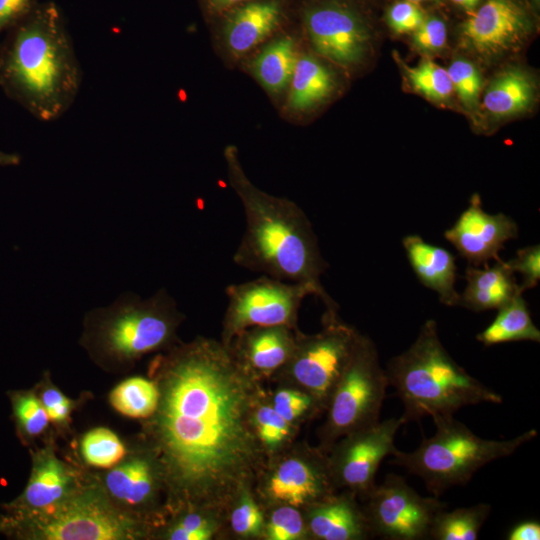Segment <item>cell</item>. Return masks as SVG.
Masks as SVG:
<instances>
[{
	"label": "cell",
	"instance_id": "cell-44",
	"mask_svg": "<svg viewBox=\"0 0 540 540\" xmlns=\"http://www.w3.org/2000/svg\"><path fill=\"white\" fill-rule=\"evenodd\" d=\"M508 540H539L540 525L535 521H525L519 523L511 529L507 537Z\"/></svg>",
	"mask_w": 540,
	"mask_h": 540
},
{
	"label": "cell",
	"instance_id": "cell-35",
	"mask_svg": "<svg viewBox=\"0 0 540 540\" xmlns=\"http://www.w3.org/2000/svg\"><path fill=\"white\" fill-rule=\"evenodd\" d=\"M303 517L294 506H281L271 515L266 527L270 540H295L304 535Z\"/></svg>",
	"mask_w": 540,
	"mask_h": 540
},
{
	"label": "cell",
	"instance_id": "cell-24",
	"mask_svg": "<svg viewBox=\"0 0 540 540\" xmlns=\"http://www.w3.org/2000/svg\"><path fill=\"white\" fill-rule=\"evenodd\" d=\"M532 76L517 67L500 72L484 92L483 107L492 116L504 118L527 110L535 99Z\"/></svg>",
	"mask_w": 540,
	"mask_h": 540
},
{
	"label": "cell",
	"instance_id": "cell-16",
	"mask_svg": "<svg viewBox=\"0 0 540 540\" xmlns=\"http://www.w3.org/2000/svg\"><path fill=\"white\" fill-rule=\"evenodd\" d=\"M333 488L328 458L315 453L285 459L266 485L270 498L294 507L314 504L332 495Z\"/></svg>",
	"mask_w": 540,
	"mask_h": 540
},
{
	"label": "cell",
	"instance_id": "cell-2",
	"mask_svg": "<svg viewBox=\"0 0 540 540\" xmlns=\"http://www.w3.org/2000/svg\"><path fill=\"white\" fill-rule=\"evenodd\" d=\"M224 157L229 184L245 216V230L233 255L234 263L262 275L306 284L315 290L327 310H336L320 281L327 264L303 210L289 199L257 188L246 176L236 147L227 146Z\"/></svg>",
	"mask_w": 540,
	"mask_h": 540
},
{
	"label": "cell",
	"instance_id": "cell-17",
	"mask_svg": "<svg viewBox=\"0 0 540 540\" xmlns=\"http://www.w3.org/2000/svg\"><path fill=\"white\" fill-rule=\"evenodd\" d=\"M69 468L51 452L34 457L28 484L22 495L10 504L7 518L37 512L65 499L75 489Z\"/></svg>",
	"mask_w": 540,
	"mask_h": 540
},
{
	"label": "cell",
	"instance_id": "cell-43",
	"mask_svg": "<svg viewBox=\"0 0 540 540\" xmlns=\"http://www.w3.org/2000/svg\"><path fill=\"white\" fill-rule=\"evenodd\" d=\"M36 0H0V34L27 15Z\"/></svg>",
	"mask_w": 540,
	"mask_h": 540
},
{
	"label": "cell",
	"instance_id": "cell-37",
	"mask_svg": "<svg viewBox=\"0 0 540 540\" xmlns=\"http://www.w3.org/2000/svg\"><path fill=\"white\" fill-rule=\"evenodd\" d=\"M506 263L514 273L519 272L522 275V283L519 285L521 293L537 286L540 280L539 245L527 246L518 250L515 258Z\"/></svg>",
	"mask_w": 540,
	"mask_h": 540
},
{
	"label": "cell",
	"instance_id": "cell-18",
	"mask_svg": "<svg viewBox=\"0 0 540 540\" xmlns=\"http://www.w3.org/2000/svg\"><path fill=\"white\" fill-rule=\"evenodd\" d=\"M296 335L288 326L253 327L234 337L229 347L251 372L267 374L286 364Z\"/></svg>",
	"mask_w": 540,
	"mask_h": 540
},
{
	"label": "cell",
	"instance_id": "cell-11",
	"mask_svg": "<svg viewBox=\"0 0 540 540\" xmlns=\"http://www.w3.org/2000/svg\"><path fill=\"white\" fill-rule=\"evenodd\" d=\"M367 499L364 512L373 535L390 540L428 538L435 516L446 507L437 497L421 496L396 474L375 485Z\"/></svg>",
	"mask_w": 540,
	"mask_h": 540
},
{
	"label": "cell",
	"instance_id": "cell-42",
	"mask_svg": "<svg viewBox=\"0 0 540 540\" xmlns=\"http://www.w3.org/2000/svg\"><path fill=\"white\" fill-rule=\"evenodd\" d=\"M41 402L50 420L61 423L65 422L71 411V401L58 389L50 387L41 394Z\"/></svg>",
	"mask_w": 540,
	"mask_h": 540
},
{
	"label": "cell",
	"instance_id": "cell-31",
	"mask_svg": "<svg viewBox=\"0 0 540 540\" xmlns=\"http://www.w3.org/2000/svg\"><path fill=\"white\" fill-rule=\"evenodd\" d=\"M81 451L88 464L102 468L114 466L125 455V447L117 435L102 427L92 429L84 435Z\"/></svg>",
	"mask_w": 540,
	"mask_h": 540
},
{
	"label": "cell",
	"instance_id": "cell-5",
	"mask_svg": "<svg viewBox=\"0 0 540 540\" xmlns=\"http://www.w3.org/2000/svg\"><path fill=\"white\" fill-rule=\"evenodd\" d=\"M436 431L412 452L397 450L393 463L420 477L438 497L455 485H463L482 467L510 456L537 436L530 429L508 440L484 439L453 416L432 418Z\"/></svg>",
	"mask_w": 540,
	"mask_h": 540
},
{
	"label": "cell",
	"instance_id": "cell-12",
	"mask_svg": "<svg viewBox=\"0 0 540 540\" xmlns=\"http://www.w3.org/2000/svg\"><path fill=\"white\" fill-rule=\"evenodd\" d=\"M406 422L404 416L389 418L343 436L328 458L334 486H344L367 497L376 485L381 461L398 450L395 436Z\"/></svg>",
	"mask_w": 540,
	"mask_h": 540
},
{
	"label": "cell",
	"instance_id": "cell-45",
	"mask_svg": "<svg viewBox=\"0 0 540 540\" xmlns=\"http://www.w3.org/2000/svg\"><path fill=\"white\" fill-rule=\"evenodd\" d=\"M21 161V157L14 153L0 151V166H15Z\"/></svg>",
	"mask_w": 540,
	"mask_h": 540
},
{
	"label": "cell",
	"instance_id": "cell-30",
	"mask_svg": "<svg viewBox=\"0 0 540 540\" xmlns=\"http://www.w3.org/2000/svg\"><path fill=\"white\" fill-rule=\"evenodd\" d=\"M407 79L415 91L434 101L450 98L453 86L445 68L433 61H422L417 66L403 65Z\"/></svg>",
	"mask_w": 540,
	"mask_h": 540
},
{
	"label": "cell",
	"instance_id": "cell-23",
	"mask_svg": "<svg viewBox=\"0 0 540 540\" xmlns=\"http://www.w3.org/2000/svg\"><path fill=\"white\" fill-rule=\"evenodd\" d=\"M333 72L317 57L299 55L289 84L287 107L295 113L308 112L325 102L334 92Z\"/></svg>",
	"mask_w": 540,
	"mask_h": 540
},
{
	"label": "cell",
	"instance_id": "cell-33",
	"mask_svg": "<svg viewBox=\"0 0 540 540\" xmlns=\"http://www.w3.org/2000/svg\"><path fill=\"white\" fill-rule=\"evenodd\" d=\"M11 401L13 413L22 434L33 437L46 429L49 421L48 414L41 400L33 393H14Z\"/></svg>",
	"mask_w": 540,
	"mask_h": 540
},
{
	"label": "cell",
	"instance_id": "cell-28",
	"mask_svg": "<svg viewBox=\"0 0 540 540\" xmlns=\"http://www.w3.org/2000/svg\"><path fill=\"white\" fill-rule=\"evenodd\" d=\"M491 511L480 503L452 511H440L434 518L429 537L436 540H475Z\"/></svg>",
	"mask_w": 540,
	"mask_h": 540
},
{
	"label": "cell",
	"instance_id": "cell-36",
	"mask_svg": "<svg viewBox=\"0 0 540 540\" xmlns=\"http://www.w3.org/2000/svg\"><path fill=\"white\" fill-rule=\"evenodd\" d=\"M240 496L231 514V527L240 536L258 535L263 525L262 513L246 489Z\"/></svg>",
	"mask_w": 540,
	"mask_h": 540
},
{
	"label": "cell",
	"instance_id": "cell-41",
	"mask_svg": "<svg viewBox=\"0 0 540 540\" xmlns=\"http://www.w3.org/2000/svg\"><path fill=\"white\" fill-rule=\"evenodd\" d=\"M214 524L199 513H189L170 530L171 540H208L213 535Z\"/></svg>",
	"mask_w": 540,
	"mask_h": 540
},
{
	"label": "cell",
	"instance_id": "cell-21",
	"mask_svg": "<svg viewBox=\"0 0 540 540\" xmlns=\"http://www.w3.org/2000/svg\"><path fill=\"white\" fill-rule=\"evenodd\" d=\"M281 19L276 0L245 4L231 12L223 29L224 44L234 57H241L271 35Z\"/></svg>",
	"mask_w": 540,
	"mask_h": 540
},
{
	"label": "cell",
	"instance_id": "cell-14",
	"mask_svg": "<svg viewBox=\"0 0 540 540\" xmlns=\"http://www.w3.org/2000/svg\"><path fill=\"white\" fill-rule=\"evenodd\" d=\"M532 31V21L517 0H486L460 27L461 44L484 59L519 50Z\"/></svg>",
	"mask_w": 540,
	"mask_h": 540
},
{
	"label": "cell",
	"instance_id": "cell-22",
	"mask_svg": "<svg viewBox=\"0 0 540 540\" xmlns=\"http://www.w3.org/2000/svg\"><path fill=\"white\" fill-rule=\"evenodd\" d=\"M467 285L460 294L459 305L475 312L498 309L521 293L514 272L502 260L484 268L469 266L466 271Z\"/></svg>",
	"mask_w": 540,
	"mask_h": 540
},
{
	"label": "cell",
	"instance_id": "cell-19",
	"mask_svg": "<svg viewBox=\"0 0 540 540\" xmlns=\"http://www.w3.org/2000/svg\"><path fill=\"white\" fill-rule=\"evenodd\" d=\"M308 507V529L318 539L356 540L373 536L365 512L351 495H330Z\"/></svg>",
	"mask_w": 540,
	"mask_h": 540
},
{
	"label": "cell",
	"instance_id": "cell-4",
	"mask_svg": "<svg viewBox=\"0 0 540 540\" xmlns=\"http://www.w3.org/2000/svg\"><path fill=\"white\" fill-rule=\"evenodd\" d=\"M386 373L404 405L406 421L453 416L466 406L502 402L500 394L450 356L434 320L426 321L411 346L389 361Z\"/></svg>",
	"mask_w": 540,
	"mask_h": 540
},
{
	"label": "cell",
	"instance_id": "cell-40",
	"mask_svg": "<svg viewBox=\"0 0 540 540\" xmlns=\"http://www.w3.org/2000/svg\"><path fill=\"white\" fill-rule=\"evenodd\" d=\"M425 19L422 9L408 0L394 3L388 10L387 22L399 34L413 33Z\"/></svg>",
	"mask_w": 540,
	"mask_h": 540
},
{
	"label": "cell",
	"instance_id": "cell-7",
	"mask_svg": "<svg viewBox=\"0 0 540 540\" xmlns=\"http://www.w3.org/2000/svg\"><path fill=\"white\" fill-rule=\"evenodd\" d=\"M3 520L4 529L27 539L126 540L140 534L136 522L95 488L74 490L55 505Z\"/></svg>",
	"mask_w": 540,
	"mask_h": 540
},
{
	"label": "cell",
	"instance_id": "cell-26",
	"mask_svg": "<svg viewBox=\"0 0 540 540\" xmlns=\"http://www.w3.org/2000/svg\"><path fill=\"white\" fill-rule=\"evenodd\" d=\"M156 466L144 457H133L112 469L105 478L108 492L128 505L147 503L156 488Z\"/></svg>",
	"mask_w": 540,
	"mask_h": 540
},
{
	"label": "cell",
	"instance_id": "cell-46",
	"mask_svg": "<svg viewBox=\"0 0 540 540\" xmlns=\"http://www.w3.org/2000/svg\"><path fill=\"white\" fill-rule=\"evenodd\" d=\"M207 1L211 8L215 10H224L244 0H207Z\"/></svg>",
	"mask_w": 540,
	"mask_h": 540
},
{
	"label": "cell",
	"instance_id": "cell-15",
	"mask_svg": "<svg viewBox=\"0 0 540 540\" xmlns=\"http://www.w3.org/2000/svg\"><path fill=\"white\" fill-rule=\"evenodd\" d=\"M516 223L503 213L489 214L474 194L469 206L444 236L472 266L486 265L490 260H499V252L505 242L516 238Z\"/></svg>",
	"mask_w": 540,
	"mask_h": 540
},
{
	"label": "cell",
	"instance_id": "cell-29",
	"mask_svg": "<svg viewBox=\"0 0 540 540\" xmlns=\"http://www.w3.org/2000/svg\"><path fill=\"white\" fill-rule=\"evenodd\" d=\"M158 398L156 384L142 377L126 379L110 394L112 406L121 414L133 418L152 416L156 410Z\"/></svg>",
	"mask_w": 540,
	"mask_h": 540
},
{
	"label": "cell",
	"instance_id": "cell-8",
	"mask_svg": "<svg viewBox=\"0 0 540 540\" xmlns=\"http://www.w3.org/2000/svg\"><path fill=\"white\" fill-rule=\"evenodd\" d=\"M388 385L375 344L360 334L326 406L324 445L332 447L339 437L378 422Z\"/></svg>",
	"mask_w": 540,
	"mask_h": 540
},
{
	"label": "cell",
	"instance_id": "cell-1",
	"mask_svg": "<svg viewBox=\"0 0 540 540\" xmlns=\"http://www.w3.org/2000/svg\"><path fill=\"white\" fill-rule=\"evenodd\" d=\"M151 433L159 469L188 507L219 508L243 489L261 458L254 373L222 341L198 338L158 357Z\"/></svg>",
	"mask_w": 540,
	"mask_h": 540
},
{
	"label": "cell",
	"instance_id": "cell-49",
	"mask_svg": "<svg viewBox=\"0 0 540 540\" xmlns=\"http://www.w3.org/2000/svg\"><path fill=\"white\" fill-rule=\"evenodd\" d=\"M408 1H411V2L417 4V3L421 2V1H426V0H408ZM431 1H438V0H431Z\"/></svg>",
	"mask_w": 540,
	"mask_h": 540
},
{
	"label": "cell",
	"instance_id": "cell-13",
	"mask_svg": "<svg viewBox=\"0 0 540 540\" xmlns=\"http://www.w3.org/2000/svg\"><path fill=\"white\" fill-rule=\"evenodd\" d=\"M304 24L314 51L343 68H354L366 57L370 32L362 17L350 7L327 2L305 12Z\"/></svg>",
	"mask_w": 540,
	"mask_h": 540
},
{
	"label": "cell",
	"instance_id": "cell-32",
	"mask_svg": "<svg viewBox=\"0 0 540 540\" xmlns=\"http://www.w3.org/2000/svg\"><path fill=\"white\" fill-rule=\"evenodd\" d=\"M447 72L453 91L457 93L462 104L470 110L475 109L483 86L478 68L465 58H456L451 62Z\"/></svg>",
	"mask_w": 540,
	"mask_h": 540
},
{
	"label": "cell",
	"instance_id": "cell-20",
	"mask_svg": "<svg viewBox=\"0 0 540 540\" xmlns=\"http://www.w3.org/2000/svg\"><path fill=\"white\" fill-rule=\"evenodd\" d=\"M403 247L421 283L435 291L443 304L459 305L460 294L455 290L457 267L454 256L444 248L427 243L419 235L406 236Z\"/></svg>",
	"mask_w": 540,
	"mask_h": 540
},
{
	"label": "cell",
	"instance_id": "cell-47",
	"mask_svg": "<svg viewBox=\"0 0 540 540\" xmlns=\"http://www.w3.org/2000/svg\"><path fill=\"white\" fill-rule=\"evenodd\" d=\"M452 2L467 11H473L481 0H452Z\"/></svg>",
	"mask_w": 540,
	"mask_h": 540
},
{
	"label": "cell",
	"instance_id": "cell-3",
	"mask_svg": "<svg viewBox=\"0 0 540 540\" xmlns=\"http://www.w3.org/2000/svg\"><path fill=\"white\" fill-rule=\"evenodd\" d=\"M81 80L73 43L53 2L36 4L0 42V87L40 121L60 118Z\"/></svg>",
	"mask_w": 540,
	"mask_h": 540
},
{
	"label": "cell",
	"instance_id": "cell-6",
	"mask_svg": "<svg viewBox=\"0 0 540 540\" xmlns=\"http://www.w3.org/2000/svg\"><path fill=\"white\" fill-rule=\"evenodd\" d=\"M90 338L99 353L118 362L133 361L168 345L180 314L164 289L147 300L125 294L93 317Z\"/></svg>",
	"mask_w": 540,
	"mask_h": 540
},
{
	"label": "cell",
	"instance_id": "cell-34",
	"mask_svg": "<svg viewBox=\"0 0 540 540\" xmlns=\"http://www.w3.org/2000/svg\"><path fill=\"white\" fill-rule=\"evenodd\" d=\"M253 422L261 444L268 448L280 445L290 433L291 423L278 414L272 405L257 407Z\"/></svg>",
	"mask_w": 540,
	"mask_h": 540
},
{
	"label": "cell",
	"instance_id": "cell-48",
	"mask_svg": "<svg viewBox=\"0 0 540 540\" xmlns=\"http://www.w3.org/2000/svg\"><path fill=\"white\" fill-rule=\"evenodd\" d=\"M4 529V521L3 518L0 519V530Z\"/></svg>",
	"mask_w": 540,
	"mask_h": 540
},
{
	"label": "cell",
	"instance_id": "cell-38",
	"mask_svg": "<svg viewBox=\"0 0 540 540\" xmlns=\"http://www.w3.org/2000/svg\"><path fill=\"white\" fill-rule=\"evenodd\" d=\"M272 407L290 423L310 409L318 408L308 393L293 389L279 390L274 396Z\"/></svg>",
	"mask_w": 540,
	"mask_h": 540
},
{
	"label": "cell",
	"instance_id": "cell-10",
	"mask_svg": "<svg viewBox=\"0 0 540 540\" xmlns=\"http://www.w3.org/2000/svg\"><path fill=\"white\" fill-rule=\"evenodd\" d=\"M228 305L223 323L222 342L229 345L234 337L253 327L288 326L293 328L304 298L316 296L315 290L301 283L261 277L228 285Z\"/></svg>",
	"mask_w": 540,
	"mask_h": 540
},
{
	"label": "cell",
	"instance_id": "cell-39",
	"mask_svg": "<svg viewBox=\"0 0 540 540\" xmlns=\"http://www.w3.org/2000/svg\"><path fill=\"white\" fill-rule=\"evenodd\" d=\"M412 34L414 46L425 53L439 52L446 45V24L441 18L436 16L425 18Z\"/></svg>",
	"mask_w": 540,
	"mask_h": 540
},
{
	"label": "cell",
	"instance_id": "cell-27",
	"mask_svg": "<svg viewBox=\"0 0 540 540\" xmlns=\"http://www.w3.org/2000/svg\"><path fill=\"white\" fill-rule=\"evenodd\" d=\"M497 310L495 319L477 335L479 342L485 346L524 340L540 342V331L522 294L515 295Z\"/></svg>",
	"mask_w": 540,
	"mask_h": 540
},
{
	"label": "cell",
	"instance_id": "cell-9",
	"mask_svg": "<svg viewBox=\"0 0 540 540\" xmlns=\"http://www.w3.org/2000/svg\"><path fill=\"white\" fill-rule=\"evenodd\" d=\"M359 337L353 327L338 318L336 310L326 311L320 332L297 333L292 354L283 367L318 408L327 406Z\"/></svg>",
	"mask_w": 540,
	"mask_h": 540
},
{
	"label": "cell",
	"instance_id": "cell-25",
	"mask_svg": "<svg viewBox=\"0 0 540 540\" xmlns=\"http://www.w3.org/2000/svg\"><path fill=\"white\" fill-rule=\"evenodd\" d=\"M295 40L287 35L268 43L250 62V69L271 94H280L289 87L298 59Z\"/></svg>",
	"mask_w": 540,
	"mask_h": 540
}]
</instances>
